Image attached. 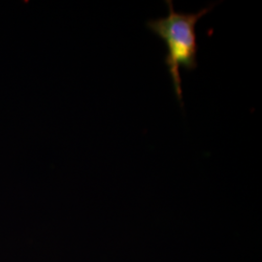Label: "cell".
Instances as JSON below:
<instances>
[{
	"instance_id": "cell-1",
	"label": "cell",
	"mask_w": 262,
	"mask_h": 262,
	"mask_svg": "<svg viewBox=\"0 0 262 262\" xmlns=\"http://www.w3.org/2000/svg\"><path fill=\"white\" fill-rule=\"evenodd\" d=\"M168 16L150 19L147 28L160 38L167 49L165 64L171 77L174 92L181 104H183L182 78L180 69L194 70L196 68L197 36L195 28L199 19L206 16L215 6V3L199 10L196 13H180L174 8L171 0L166 1Z\"/></svg>"
}]
</instances>
